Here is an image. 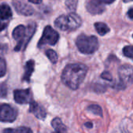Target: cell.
<instances>
[{
  "label": "cell",
  "instance_id": "ffe728a7",
  "mask_svg": "<svg viewBox=\"0 0 133 133\" xmlns=\"http://www.w3.org/2000/svg\"><path fill=\"white\" fill-rule=\"evenodd\" d=\"M123 54L125 56L129 58H133V48L132 45H129V46H125L123 48Z\"/></svg>",
  "mask_w": 133,
  "mask_h": 133
},
{
  "label": "cell",
  "instance_id": "4fadbf2b",
  "mask_svg": "<svg viewBox=\"0 0 133 133\" xmlns=\"http://www.w3.org/2000/svg\"><path fill=\"white\" fill-rule=\"evenodd\" d=\"M12 15V12L10 7L7 4L0 5V18L2 19L8 20Z\"/></svg>",
  "mask_w": 133,
  "mask_h": 133
},
{
  "label": "cell",
  "instance_id": "3957f363",
  "mask_svg": "<svg viewBox=\"0 0 133 133\" xmlns=\"http://www.w3.org/2000/svg\"><path fill=\"white\" fill-rule=\"evenodd\" d=\"M76 44L79 51L87 55L94 53L99 48V42L97 37L87 36L84 34L78 36Z\"/></svg>",
  "mask_w": 133,
  "mask_h": 133
},
{
  "label": "cell",
  "instance_id": "83f0119b",
  "mask_svg": "<svg viewBox=\"0 0 133 133\" xmlns=\"http://www.w3.org/2000/svg\"><path fill=\"white\" fill-rule=\"evenodd\" d=\"M87 128H89V129H91L92 127H93V124L92 123H90V122H87V123H85V125H84Z\"/></svg>",
  "mask_w": 133,
  "mask_h": 133
},
{
  "label": "cell",
  "instance_id": "7c38bea8",
  "mask_svg": "<svg viewBox=\"0 0 133 133\" xmlns=\"http://www.w3.org/2000/svg\"><path fill=\"white\" fill-rule=\"evenodd\" d=\"M34 60H29L28 62H26V65H25V67H24V69H25V72H24V75H23V80H25L26 82H29L30 81V76L34 70Z\"/></svg>",
  "mask_w": 133,
  "mask_h": 133
},
{
  "label": "cell",
  "instance_id": "2e32d148",
  "mask_svg": "<svg viewBox=\"0 0 133 133\" xmlns=\"http://www.w3.org/2000/svg\"><path fill=\"white\" fill-rule=\"evenodd\" d=\"M87 110L90 112H92L94 115H98L100 117H102L103 116V111L101 109V108L97 105V104H92L90 106L88 107Z\"/></svg>",
  "mask_w": 133,
  "mask_h": 133
},
{
  "label": "cell",
  "instance_id": "484cf974",
  "mask_svg": "<svg viewBox=\"0 0 133 133\" xmlns=\"http://www.w3.org/2000/svg\"><path fill=\"white\" fill-rule=\"evenodd\" d=\"M132 12H133L132 8H130V9H129V12H128V16H129V17L131 19H132V18H133Z\"/></svg>",
  "mask_w": 133,
  "mask_h": 133
},
{
  "label": "cell",
  "instance_id": "ba28073f",
  "mask_svg": "<svg viewBox=\"0 0 133 133\" xmlns=\"http://www.w3.org/2000/svg\"><path fill=\"white\" fill-rule=\"evenodd\" d=\"M25 34H26V27L23 25H19L17 26L12 31V37L18 41L16 48L14 50L16 51L23 50V41L25 38Z\"/></svg>",
  "mask_w": 133,
  "mask_h": 133
},
{
  "label": "cell",
  "instance_id": "8992f818",
  "mask_svg": "<svg viewBox=\"0 0 133 133\" xmlns=\"http://www.w3.org/2000/svg\"><path fill=\"white\" fill-rule=\"evenodd\" d=\"M17 117V111L10 105L4 104L0 106V122H12Z\"/></svg>",
  "mask_w": 133,
  "mask_h": 133
},
{
  "label": "cell",
  "instance_id": "5b68a950",
  "mask_svg": "<svg viewBox=\"0 0 133 133\" xmlns=\"http://www.w3.org/2000/svg\"><path fill=\"white\" fill-rule=\"evenodd\" d=\"M118 76L120 79V89H125L132 84L133 77L132 66L130 65H123L118 69Z\"/></svg>",
  "mask_w": 133,
  "mask_h": 133
},
{
  "label": "cell",
  "instance_id": "30bf717a",
  "mask_svg": "<svg viewBox=\"0 0 133 133\" xmlns=\"http://www.w3.org/2000/svg\"><path fill=\"white\" fill-rule=\"evenodd\" d=\"M87 9L91 14H101L104 12L105 5L101 0H87Z\"/></svg>",
  "mask_w": 133,
  "mask_h": 133
},
{
  "label": "cell",
  "instance_id": "5bb4252c",
  "mask_svg": "<svg viewBox=\"0 0 133 133\" xmlns=\"http://www.w3.org/2000/svg\"><path fill=\"white\" fill-rule=\"evenodd\" d=\"M51 125H52V127H53V129H55V132H67V129L65 127V125L62 123L61 119L58 118H54L52 120Z\"/></svg>",
  "mask_w": 133,
  "mask_h": 133
},
{
  "label": "cell",
  "instance_id": "9a60e30c",
  "mask_svg": "<svg viewBox=\"0 0 133 133\" xmlns=\"http://www.w3.org/2000/svg\"><path fill=\"white\" fill-rule=\"evenodd\" d=\"M94 26H95V29H96L97 32L101 36L105 35L106 34H108L110 31V28L108 27V26L106 23H102V22L95 23Z\"/></svg>",
  "mask_w": 133,
  "mask_h": 133
},
{
  "label": "cell",
  "instance_id": "7402d4cb",
  "mask_svg": "<svg viewBox=\"0 0 133 133\" xmlns=\"http://www.w3.org/2000/svg\"><path fill=\"white\" fill-rule=\"evenodd\" d=\"M7 94V87L5 83H0V98L5 97Z\"/></svg>",
  "mask_w": 133,
  "mask_h": 133
},
{
  "label": "cell",
  "instance_id": "4316f807",
  "mask_svg": "<svg viewBox=\"0 0 133 133\" xmlns=\"http://www.w3.org/2000/svg\"><path fill=\"white\" fill-rule=\"evenodd\" d=\"M30 2H32V3H34V4H40V3H41V2H42V0H28Z\"/></svg>",
  "mask_w": 133,
  "mask_h": 133
},
{
  "label": "cell",
  "instance_id": "52a82bcc",
  "mask_svg": "<svg viewBox=\"0 0 133 133\" xmlns=\"http://www.w3.org/2000/svg\"><path fill=\"white\" fill-rule=\"evenodd\" d=\"M12 4L15 8L16 11L23 16H31L34 10V8L26 3L24 0H12Z\"/></svg>",
  "mask_w": 133,
  "mask_h": 133
},
{
  "label": "cell",
  "instance_id": "d4e9b609",
  "mask_svg": "<svg viewBox=\"0 0 133 133\" xmlns=\"http://www.w3.org/2000/svg\"><path fill=\"white\" fill-rule=\"evenodd\" d=\"M104 5H106V4H111V3H113L115 0H101Z\"/></svg>",
  "mask_w": 133,
  "mask_h": 133
},
{
  "label": "cell",
  "instance_id": "7a4b0ae2",
  "mask_svg": "<svg viewBox=\"0 0 133 133\" xmlns=\"http://www.w3.org/2000/svg\"><path fill=\"white\" fill-rule=\"evenodd\" d=\"M82 24V19L80 16L74 12H72L67 16L62 15L58 16L55 21V26L62 31L75 30Z\"/></svg>",
  "mask_w": 133,
  "mask_h": 133
},
{
  "label": "cell",
  "instance_id": "8fae6325",
  "mask_svg": "<svg viewBox=\"0 0 133 133\" xmlns=\"http://www.w3.org/2000/svg\"><path fill=\"white\" fill-rule=\"evenodd\" d=\"M30 112L34 114V115L40 120L43 121L46 118V111L44 108L34 101L30 102Z\"/></svg>",
  "mask_w": 133,
  "mask_h": 133
},
{
  "label": "cell",
  "instance_id": "603a6c76",
  "mask_svg": "<svg viewBox=\"0 0 133 133\" xmlns=\"http://www.w3.org/2000/svg\"><path fill=\"white\" fill-rule=\"evenodd\" d=\"M101 78L103 79H104L106 81H111L112 80V76L108 71H105V72H102V74L101 75Z\"/></svg>",
  "mask_w": 133,
  "mask_h": 133
},
{
  "label": "cell",
  "instance_id": "44dd1931",
  "mask_svg": "<svg viewBox=\"0 0 133 133\" xmlns=\"http://www.w3.org/2000/svg\"><path fill=\"white\" fill-rule=\"evenodd\" d=\"M6 72V63L5 61L0 58V77H2L5 76Z\"/></svg>",
  "mask_w": 133,
  "mask_h": 133
},
{
  "label": "cell",
  "instance_id": "277c9868",
  "mask_svg": "<svg viewBox=\"0 0 133 133\" xmlns=\"http://www.w3.org/2000/svg\"><path fill=\"white\" fill-rule=\"evenodd\" d=\"M59 38V35L58 32L54 30L51 26H47L44 29L43 34L41 38L40 39L37 46L38 48H42L45 44H49V45H55Z\"/></svg>",
  "mask_w": 133,
  "mask_h": 133
},
{
  "label": "cell",
  "instance_id": "9c48e42d",
  "mask_svg": "<svg viewBox=\"0 0 133 133\" xmlns=\"http://www.w3.org/2000/svg\"><path fill=\"white\" fill-rule=\"evenodd\" d=\"M13 95L15 101L19 104H28L32 101V96L30 89L16 90L13 92Z\"/></svg>",
  "mask_w": 133,
  "mask_h": 133
},
{
  "label": "cell",
  "instance_id": "f1b7e54d",
  "mask_svg": "<svg viewBox=\"0 0 133 133\" xmlns=\"http://www.w3.org/2000/svg\"><path fill=\"white\" fill-rule=\"evenodd\" d=\"M132 0H124V2H132Z\"/></svg>",
  "mask_w": 133,
  "mask_h": 133
},
{
  "label": "cell",
  "instance_id": "d6986e66",
  "mask_svg": "<svg viewBox=\"0 0 133 133\" xmlns=\"http://www.w3.org/2000/svg\"><path fill=\"white\" fill-rule=\"evenodd\" d=\"M78 0H65V5L72 11H75L77 6Z\"/></svg>",
  "mask_w": 133,
  "mask_h": 133
},
{
  "label": "cell",
  "instance_id": "6da1fadb",
  "mask_svg": "<svg viewBox=\"0 0 133 133\" xmlns=\"http://www.w3.org/2000/svg\"><path fill=\"white\" fill-rule=\"evenodd\" d=\"M88 68L81 63L69 64L65 66L62 74V81L71 90H77L87 73Z\"/></svg>",
  "mask_w": 133,
  "mask_h": 133
},
{
  "label": "cell",
  "instance_id": "cb8c5ba5",
  "mask_svg": "<svg viewBox=\"0 0 133 133\" xmlns=\"http://www.w3.org/2000/svg\"><path fill=\"white\" fill-rule=\"evenodd\" d=\"M7 25H8V21L0 18V31L4 30L7 26Z\"/></svg>",
  "mask_w": 133,
  "mask_h": 133
},
{
  "label": "cell",
  "instance_id": "e0dca14e",
  "mask_svg": "<svg viewBox=\"0 0 133 133\" xmlns=\"http://www.w3.org/2000/svg\"><path fill=\"white\" fill-rule=\"evenodd\" d=\"M45 55H47V57L49 58V60L51 61V62H52L53 64H55L58 62V57L57 53L52 50V49H48L45 52Z\"/></svg>",
  "mask_w": 133,
  "mask_h": 133
},
{
  "label": "cell",
  "instance_id": "ac0fdd59",
  "mask_svg": "<svg viewBox=\"0 0 133 133\" xmlns=\"http://www.w3.org/2000/svg\"><path fill=\"white\" fill-rule=\"evenodd\" d=\"M4 132H32V130L30 129H28L26 127H19L16 129H5L3 130Z\"/></svg>",
  "mask_w": 133,
  "mask_h": 133
}]
</instances>
